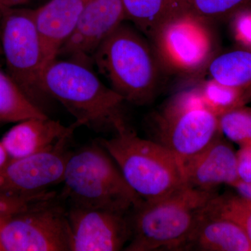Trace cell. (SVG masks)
I'll list each match as a JSON object with an SVG mask.
<instances>
[{
	"label": "cell",
	"mask_w": 251,
	"mask_h": 251,
	"mask_svg": "<svg viewBox=\"0 0 251 251\" xmlns=\"http://www.w3.org/2000/svg\"><path fill=\"white\" fill-rule=\"evenodd\" d=\"M79 126H82L77 121L67 127L49 117H35L18 122L1 142L11 159L23 158L70 142Z\"/></svg>",
	"instance_id": "5bb4252c"
},
{
	"label": "cell",
	"mask_w": 251,
	"mask_h": 251,
	"mask_svg": "<svg viewBox=\"0 0 251 251\" xmlns=\"http://www.w3.org/2000/svg\"><path fill=\"white\" fill-rule=\"evenodd\" d=\"M206 213L236 223L251 242V201L238 195L218 194L208 204Z\"/></svg>",
	"instance_id": "ffe728a7"
},
{
	"label": "cell",
	"mask_w": 251,
	"mask_h": 251,
	"mask_svg": "<svg viewBox=\"0 0 251 251\" xmlns=\"http://www.w3.org/2000/svg\"><path fill=\"white\" fill-rule=\"evenodd\" d=\"M237 153V173L239 180L251 181V142L240 146Z\"/></svg>",
	"instance_id": "d4e9b609"
},
{
	"label": "cell",
	"mask_w": 251,
	"mask_h": 251,
	"mask_svg": "<svg viewBox=\"0 0 251 251\" xmlns=\"http://www.w3.org/2000/svg\"><path fill=\"white\" fill-rule=\"evenodd\" d=\"M54 192L50 191L36 197L23 198L11 196L0 190V219L26 209L32 203L48 197Z\"/></svg>",
	"instance_id": "cb8c5ba5"
},
{
	"label": "cell",
	"mask_w": 251,
	"mask_h": 251,
	"mask_svg": "<svg viewBox=\"0 0 251 251\" xmlns=\"http://www.w3.org/2000/svg\"><path fill=\"white\" fill-rule=\"evenodd\" d=\"M0 42L6 74L31 103L45 112L44 105L50 97L44 88L45 62L32 9L3 10Z\"/></svg>",
	"instance_id": "52a82bcc"
},
{
	"label": "cell",
	"mask_w": 251,
	"mask_h": 251,
	"mask_svg": "<svg viewBox=\"0 0 251 251\" xmlns=\"http://www.w3.org/2000/svg\"><path fill=\"white\" fill-rule=\"evenodd\" d=\"M10 158L7 151H6V149L4 148V145H2L1 140H0V168L4 166L5 163Z\"/></svg>",
	"instance_id": "83f0119b"
},
{
	"label": "cell",
	"mask_w": 251,
	"mask_h": 251,
	"mask_svg": "<svg viewBox=\"0 0 251 251\" xmlns=\"http://www.w3.org/2000/svg\"><path fill=\"white\" fill-rule=\"evenodd\" d=\"M206 69L211 80L251 96V49H235L216 54Z\"/></svg>",
	"instance_id": "ac0fdd59"
},
{
	"label": "cell",
	"mask_w": 251,
	"mask_h": 251,
	"mask_svg": "<svg viewBox=\"0 0 251 251\" xmlns=\"http://www.w3.org/2000/svg\"><path fill=\"white\" fill-rule=\"evenodd\" d=\"M232 187L236 190L238 196L251 201V181L244 182L240 180H238L237 182L232 185Z\"/></svg>",
	"instance_id": "484cf974"
},
{
	"label": "cell",
	"mask_w": 251,
	"mask_h": 251,
	"mask_svg": "<svg viewBox=\"0 0 251 251\" xmlns=\"http://www.w3.org/2000/svg\"><path fill=\"white\" fill-rule=\"evenodd\" d=\"M188 12L210 24L242 12L251 0H187Z\"/></svg>",
	"instance_id": "44dd1931"
},
{
	"label": "cell",
	"mask_w": 251,
	"mask_h": 251,
	"mask_svg": "<svg viewBox=\"0 0 251 251\" xmlns=\"http://www.w3.org/2000/svg\"><path fill=\"white\" fill-rule=\"evenodd\" d=\"M62 183L59 197L70 206L128 213L143 201L99 142L72 152Z\"/></svg>",
	"instance_id": "277c9868"
},
{
	"label": "cell",
	"mask_w": 251,
	"mask_h": 251,
	"mask_svg": "<svg viewBox=\"0 0 251 251\" xmlns=\"http://www.w3.org/2000/svg\"><path fill=\"white\" fill-rule=\"evenodd\" d=\"M186 251H251V242L236 223L207 214L206 210L190 237Z\"/></svg>",
	"instance_id": "2e32d148"
},
{
	"label": "cell",
	"mask_w": 251,
	"mask_h": 251,
	"mask_svg": "<svg viewBox=\"0 0 251 251\" xmlns=\"http://www.w3.org/2000/svg\"><path fill=\"white\" fill-rule=\"evenodd\" d=\"M208 108L217 116L236 107L244 105L251 95L244 91L237 90L218 83L216 81H206L199 88Z\"/></svg>",
	"instance_id": "7402d4cb"
},
{
	"label": "cell",
	"mask_w": 251,
	"mask_h": 251,
	"mask_svg": "<svg viewBox=\"0 0 251 251\" xmlns=\"http://www.w3.org/2000/svg\"><path fill=\"white\" fill-rule=\"evenodd\" d=\"M69 143L30 156L10 158L0 168V190L11 196L31 198L62 183L72 153L67 150Z\"/></svg>",
	"instance_id": "30bf717a"
},
{
	"label": "cell",
	"mask_w": 251,
	"mask_h": 251,
	"mask_svg": "<svg viewBox=\"0 0 251 251\" xmlns=\"http://www.w3.org/2000/svg\"><path fill=\"white\" fill-rule=\"evenodd\" d=\"M99 142L143 201L163 199L188 186L177 157L161 144L140 138L132 128Z\"/></svg>",
	"instance_id": "5b68a950"
},
{
	"label": "cell",
	"mask_w": 251,
	"mask_h": 251,
	"mask_svg": "<svg viewBox=\"0 0 251 251\" xmlns=\"http://www.w3.org/2000/svg\"><path fill=\"white\" fill-rule=\"evenodd\" d=\"M125 19L151 41L168 23L187 14V0H122Z\"/></svg>",
	"instance_id": "e0dca14e"
},
{
	"label": "cell",
	"mask_w": 251,
	"mask_h": 251,
	"mask_svg": "<svg viewBox=\"0 0 251 251\" xmlns=\"http://www.w3.org/2000/svg\"><path fill=\"white\" fill-rule=\"evenodd\" d=\"M46 117L45 112L31 103L8 74L0 70V124Z\"/></svg>",
	"instance_id": "d6986e66"
},
{
	"label": "cell",
	"mask_w": 251,
	"mask_h": 251,
	"mask_svg": "<svg viewBox=\"0 0 251 251\" xmlns=\"http://www.w3.org/2000/svg\"><path fill=\"white\" fill-rule=\"evenodd\" d=\"M221 135L239 146L251 142V108L236 107L218 116Z\"/></svg>",
	"instance_id": "603a6c76"
},
{
	"label": "cell",
	"mask_w": 251,
	"mask_h": 251,
	"mask_svg": "<svg viewBox=\"0 0 251 251\" xmlns=\"http://www.w3.org/2000/svg\"><path fill=\"white\" fill-rule=\"evenodd\" d=\"M92 63L126 102L145 105L156 97L163 67L151 41L135 27L122 23L99 46Z\"/></svg>",
	"instance_id": "3957f363"
},
{
	"label": "cell",
	"mask_w": 251,
	"mask_h": 251,
	"mask_svg": "<svg viewBox=\"0 0 251 251\" xmlns=\"http://www.w3.org/2000/svg\"><path fill=\"white\" fill-rule=\"evenodd\" d=\"M88 1L49 0L42 6L32 9L42 45L45 70L57 59L61 48L72 36Z\"/></svg>",
	"instance_id": "9a60e30c"
},
{
	"label": "cell",
	"mask_w": 251,
	"mask_h": 251,
	"mask_svg": "<svg viewBox=\"0 0 251 251\" xmlns=\"http://www.w3.org/2000/svg\"><path fill=\"white\" fill-rule=\"evenodd\" d=\"M153 125L150 139L171 150L183 166L221 135L219 117L208 108L199 88L173 97Z\"/></svg>",
	"instance_id": "8992f818"
},
{
	"label": "cell",
	"mask_w": 251,
	"mask_h": 251,
	"mask_svg": "<svg viewBox=\"0 0 251 251\" xmlns=\"http://www.w3.org/2000/svg\"><path fill=\"white\" fill-rule=\"evenodd\" d=\"M46 93L96 133H121L130 127L125 99L99 78L88 66L75 61L54 60L44 75Z\"/></svg>",
	"instance_id": "6da1fadb"
},
{
	"label": "cell",
	"mask_w": 251,
	"mask_h": 251,
	"mask_svg": "<svg viewBox=\"0 0 251 251\" xmlns=\"http://www.w3.org/2000/svg\"><path fill=\"white\" fill-rule=\"evenodd\" d=\"M185 179L191 187L216 191L221 184L232 186L239 180L237 153L222 135L184 165Z\"/></svg>",
	"instance_id": "4fadbf2b"
},
{
	"label": "cell",
	"mask_w": 251,
	"mask_h": 251,
	"mask_svg": "<svg viewBox=\"0 0 251 251\" xmlns=\"http://www.w3.org/2000/svg\"><path fill=\"white\" fill-rule=\"evenodd\" d=\"M70 251H118L129 242L128 213L70 206Z\"/></svg>",
	"instance_id": "8fae6325"
},
{
	"label": "cell",
	"mask_w": 251,
	"mask_h": 251,
	"mask_svg": "<svg viewBox=\"0 0 251 251\" xmlns=\"http://www.w3.org/2000/svg\"><path fill=\"white\" fill-rule=\"evenodd\" d=\"M218 193L186 186L168 197L143 201L128 212L131 235L126 251H181Z\"/></svg>",
	"instance_id": "7a4b0ae2"
},
{
	"label": "cell",
	"mask_w": 251,
	"mask_h": 251,
	"mask_svg": "<svg viewBox=\"0 0 251 251\" xmlns=\"http://www.w3.org/2000/svg\"><path fill=\"white\" fill-rule=\"evenodd\" d=\"M151 43L162 67L179 74L201 72L216 54L209 23L189 13L167 24Z\"/></svg>",
	"instance_id": "9c48e42d"
},
{
	"label": "cell",
	"mask_w": 251,
	"mask_h": 251,
	"mask_svg": "<svg viewBox=\"0 0 251 251\" xmlns=\"http://www.w3.org/2000/svg\"><path fill=\"white\" fill-rule=\"evenodd\" d=\"M125 21L122 0H89L58 56L90 67L99 46Z\"/></svg>",
	"instance_id": "7c38bea8"
},
{
	"label": "cell",
	"mask_w": 251,
	"mask_h": 251,
	"mask_svg": "<svg viewBox=\"0 0 251 251\" xmlns=\"http://www.w3.org/2000/svg\"><path fill=\"white\" fill-rule=\"evenodd\" d=\"M32 0H0V11L8 9L19 8L31 2Z\"/></svg>",
	"instance_id": "4316f807"
},
{
	"label": "cell",
	"mask_w": 251,
	"mask_h": 251,
	"mask_svg": "<svg viewBox=\"0 0 251 251\" xmlns=\"http://www.w3.org/2000/svg\"><path fill=\"white\" fill-rule=\"evenodd\" d=\"M67 209L57 193L0 219V251H70Z\"/></svg>",
	"instance_id": "ba28073f"
}]
</instances>
